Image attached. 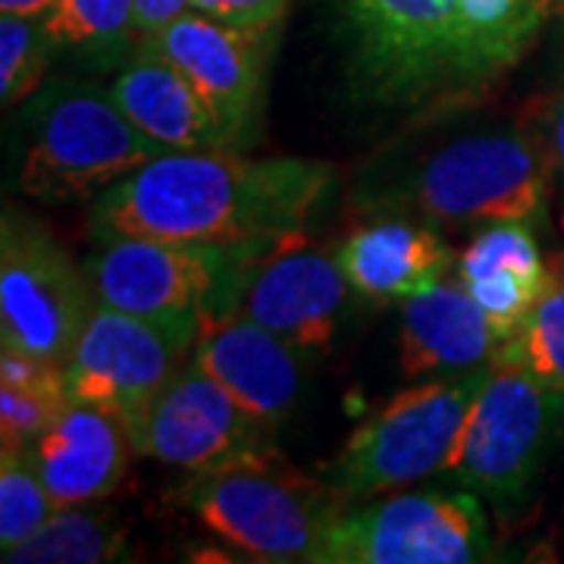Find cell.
<instances>
[{"instance_id":"7","label":"cell","mask_w":564,"mask_h":564,"mask_svg":"<svg viewBox=\"0 0 564 564\" xmlns=\"http://www.w3.org/2000/svg\"><path fill=\"white\" fill-rule=\"evenodd\" d=\"M489 370L436 377L404 389L348 436L323 480L348 502H358L445 474Z\"/></svg>"},{"instance_id":"21","label":"cell","mask_w":564,"mask_h":564,"mask_svg":"<svg viewBox=\"0 0 564 564\" xmlns=\"http://www.w3.org/2000/svg\"><path fill=\"white\" fill-rule=\"evenodd\" d=\"M57 51L91 66H122L139 47L135 0H57L44 17Z\"/></svg>"},{"instance_id":"29","label":"cell","mask_w":564,"mask_h":564,"mask_svg":"<svg viewBox=\"0 0 564 564\" xmlns=\"http://www.w3.org/2000/svg\"><path fill=\"white\" fill-rule=\"evenodd\" d=\"M188 7V0H135V25H139V35H154L158 29H163L166 22H173L182 17Z\"/></svg>"},{"instance_id":"22","label":"cell","mask_w":564,"mask_h":564,"mask_svg":"<svg viewBox=\"0 0 564 564\" xmlns=\"http://www.w3.org/2000/svg\"><path fill=\"white\" fill-rule=\"evenodd\" d=\"M129 527L113 511L63 505L61 511L17 549L3 552L7 564H98L122 558Z\"/></svg>"},{"instance_id":"23","label":"cell","mask_w":564,"mask_h":564,"mask_svg":"<svg viewBox=\"0 0 564 564\" xmlns=\"http://www.w3.org/2000/svg\"><path fill=\"white\" fill-rule=\"evenodd\" d=\"M69 402L63 364L29 358L3 348L0 361V440L13 448H29L41 430Z\"/></svg>"},{"instance_id":"28","label":"cell","mask_w":564,"mask_h":564,"mask_svg":"<svg viewBox=\"0 0 564 564\" xmlns=\"http://www.w3.org/2000/svg\"><path fill=\"white\" fill-rule=\"evenodd\" d=\"M536 126L543 132L549 154H552V166H555V182L564 185V85L540 104L536 110Z\"/></svg>"},{"instance_id":"9","label":"cell","mask_w":564,"mask_h":564,"mask_svg":"<svg viewBox=\"0 0 564 564\" xmlns=\"http://www.w3.org/2000/svg\"><path fill=\"white\" fill-rule=\"evenodd\" d=\"M95 307L85 276L57 239L7 207L0 223V339L3 348L66 364Z\"/></svg>"},{"instance_id":"20","label":"cell","mask_w":564,"mask_h":564,"mask_svg":"<svg viewBox=\"0 0 564 564\" xmlns=\"http://www.w3.org/2000/svg\"><path fill=\"white\" fill-rule=\"evenodd\" d=\"M549 263L530 220H505L474 236L455 258L452 276L484 307L496 333L508 339L540 302Z\"/></svg>"},{"instance_id":"16","label":"cell","mask_w":564,"mask_h":564,"mask_svg":"<svg viewBox=\"0 0 564 564\" xmlns=\"http://www.w3.org/2000/svg\"><path fill=\"white\" fill-rule=\"evenodd\" d=\"M25 452L47 492L63 508L113 496L135 445L117 417L69 399Z\"/></svg>"},{"instance_id":"31","label":"cell","mask_w":564,"mask_h":564,"mask_svg":"<svg viewBox=\"0 0 564 564\" xmlns=\"http://www.w3.org/2000/svg\"><path fill=\"white\" fill-rule=\"evenodd\" d=\"M558 20H562V25H564V10H562V17H558Z\"/></svg>"},{"instance_id":"10","label":"cell","mask_w":564,"mask_h":564,"mask_svg":"<svg viewBox=\"0 0 564 564\" xmlns=\"http://www.w3.org/2000/svg\"><path fill=\"white\" fill-rule=\"evenodd\" d=\"M492 558L480 496L404 492L348 508L323 540L314 564H477Z\"/></svg>"},{"instance_id":"17","label":"cell","mask_w":564,"mask_h":564,"mask_svg":"<svg viewBox=\"0 0 564 564\" xmlns=\"http://www.w3.org/2000/svg\"><path fill=\"white\" fill-rule=\"evenodd\" d=\"M404 377H462L496 364L502 336L462 282L445 276L411 295L402 307Z\"/></svg>"},{"instance_id":"24","label":"cell","mask_w":564,"mask_h":564,"mask_svg":"<svg viewBox=\"0 0 564 564\" xmlns=\"http://www.w3.org/2000/svg\"><path fill=\"white\" fill-rule=\"evenodd\" d=\"M496 364H524L530 373L564 395V258L549 263V282L540 302L502 339Z\"/></svg>"},{"instance_id":"5","label":"cell","mask_w":564,"mask_h":564,"mask_svg":"<svg viewBox=\"0 0 564 564\" xmlns=\"http://www.w3.org/2000/svg\"><path fill=\"white\" fill-rule=\"evenodd\" d=\"M276 462L280 455L192 474L176 502L258 562H317L326 533L351 502L326 480L280 470Z\"/></svg>"},{"instance_id":"30","label":"cell","mask_w":564,"mask_h":564,"mask_svg":"<svg viewBox=\"0 0 564 564\" xmlns=\"http://www.w3.org/2000/svg\"><path fill=\"white\" fill-rule=\"evenodd\" d=\"M57 0H0V13H17V17H44Z\"/></svg>"},{"instance_id":"11","label":"cell","mask_w":564,"mask_h":564,"mask_svg":"<svg viewBox=\"0 0 564 564\" xmlns=\"http://www.w3.org/2000/svg\"><path fill=\"white\" fill-rule=\"evenodd\" d=\"M195 339L198 329L95 302L63 364L69 399L98 408L135 433L163 386L192 358Z\"/></svg>"},{"instance_id":"12","label":"cell","mask_w":564,"mask_h":564,"mask_svg":"<svg viewBox=\"0 0 564 564\" xmlns=\"http://www.w3.org/2000/svg\"><path fill=\"white\" fill-rule=\"evenodd\" d=\"M276 430L245 411L195 358L163 386L132 433L141 458L188 474L276 458Z\"/></svg>"},{"instance_id":"27","label":"cell","mask_w":564,"mask_h":564,"mask_svg":"<svg viewBox=\"0 0 564 564\" xmlns=\"http://www.w3.org/2000/svg\"><path fill=\"white\" fill-rule=\"evenodd\" d=\"M188 7L242 29H276L289 0H188Z\"/></svg>"},{"instance_id":"2","label":"cell","mask_w":564,"mask_h":564,"mask_svg":"<svg viewBox=\"0 0 564 564\" xmlns=\"http://www.w3.org/2000/svg\"><path fill=\"white\" fill-rule=\"evenodd\" d=\"M333 166L304 158H245L232 148L163 151L91 204V239L273 242L304 232L333 185Z\"/></svg>"},{"instance_id":"1","label":"cell","mask_w":564,"mask_h":564,"mask_svg":"<svg viewBox=\"0 0 564 564\" xmlns=\"http://www.w3.org/2000/svg\"><path fill=\"white\" fill-rule=\"evenodd\" d=\"M564 0H343L358 101H467L524 61Z\"/></svg>"},{"instance_id":"26","label":"cell","mask_w":564,"mask_h":564,"mask_svg":"<svg viewBox=\"0 0 564 564\" xmlns=\"http://www.w3.org/2000/svg\"><path fill=\"white\" fill-rule=\"evenodd\" d=\"M57 44L41 17L0 13V101L7 107L39 95Z\"/></svg>"},{"instance_id":"8","label":"cell","mask_w":564,"mask_h":564,"mask_svg":"<svg viewBox=\"0 0 564 564\" xmlns=\"http://www.w3.org/2000/svg\"><path fill=\"white\" fill-rule=\"evenodd\" d=\"M564 423V395L524 364H492L445 474L502 514L527 502Z\"/></svg>"},{"instance_id":"15","label":"cell","mask_w":564,"mask_h":564,"mask_svg":"<svg viewBox=\"0 0 564 564\" xmlns=\"http://www.w3.org/2000/svg\"><path fill=\"white\" fill-rule=\"evenodd\" d=\"M192 358L245 411L273 430H280L299 408L304 389L302 348L242 314L204 323Z\"/></svg>"},{"instance_id":"25","label":"cell","mask_w":564,"mask_h":564,"mask_svg":"<svg viewBox=\"0 0 564 564\" xmlns=\"http://www.w3.org/2000/svg\"><path fill=\"white\" fill-rule=\"evenodd\" d=\"M61 511L25 448L3 445L0 455V555L35 536Z\"/></svg>"},{"instance_id":"13","label":"cell","mask_w":564,"mask_h":564,"mask_svg":"<svg viewBox=\"0 0 564 564\" xmlns=\"http://www.w3.org/2000/svg\"><path fill=\"white\" fill-rule=\"evenodd\" d=\"M351 292L339 254L295 232L245 270L232 314L261 323L302 351H329Z\"/></svg>"},{"instance_id":"3","label":"cell","mask_w":564,"mask_h":564,"mask_svg":"<svg viewBox=\"0 0 564 564\" xmlns=\"http://www.w3.org/2000/svg\"><path fill=\"white\" fill-rule=\"evenodd\" d=\"M555 185V166L536 122L480 132L443 144L389 192L367 204L440 229H486L505 220H536Z\"/></svg>"},{"instance_id":"4","label":"cell","mask_w":564,"mask_h":564,"mask_svg":"<svg viewBox=\"0 0 564 564\" xmlns=\"http://www.w3.org/2000/svg\"><path fill=\"white\" fill-rule=\"evenodd\" d=\"M163 154L98 82H51L29 110L20 188L44 204L98 198Z\"/></svg>"},{"instance_id":"19","label":"cell","mask_w":564,"mask_h":564,"mask_svg":"<svg viewBox=\"0 0 564 564\" xmlns=\"http://www.w3.org/2000/svg\"><path fill=\"white\" fill-rule=\"evenodd\" d=\"M110 91L122 113L163 151L229 148L202 91L148 41H139L132 57L122 63Z\"/></svg>"},{"instance_id":"6","label":"cell","mask_w":564,"mask_h":564,"mask_svg":"<svg viewBox=\"0 0 564 564\" xmlns=\"http://www.w3.org/2000/svg\"><path fill=\"white\" fill-rule=\"evenodd\" d=\"M276 242L110 239L85 261V276L95 302L202 333L207 321L232 314L245 270Z\"/></svg>"},{"instance_id":"18","label":"cell","mask_w":564,"mask_h":564,"mask_svg":"<svg viewBox=\"0 0 564 564\" xmlns=\"http://www.w3.org/2000/svg\"><path fill=\"white\" fill-rule=\"evenodd\" d=\"M336 254L355 295L373 304L408 302L455 267L452 245L433 226L392 214L361 223Z\"/></svg>"},{"instance_id":"14","label":"cell","mask_w":564,"mask_h":564,"mask_svg":"<svg viewBox=\"0 0 564 564\" xmlns=\"http://www.w3.org/2000/svg\"><path fill=\"white\" fill-rule=\"evenodd\" d=\"M273 32L276 29H242L185 10L141 41L158 47L188 76L214 110L229 148H236L254 129Z\"/></svg>"}]
</instances>
